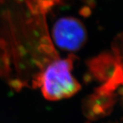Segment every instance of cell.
I'll use <instances>...</instances> for the list:
<instances>
[{"instance_id": "cell-1", "label": "cell", "mask_w": 123, "mask_h": 123, "mask_svg": "<svg viewBox=\"0 0 123 123\" xmlns=\"http://www.w3.org/2000/svg\"><path fill=\"white\" fill-rule=\"evenodd\" d=\"M74 55L55 58L44 67L38 77L35 88H40L48 101H59L75 95L81 85L72 75Z\"/></svg>"}, {"instance_id": "cell-2", "label": "cell", "mask_w": 123, "mask_h": 123, "mask_svg": "<svg viewBox=\"0 0 123 123\" xmlns=\"http://www.w3.org/2000/svg\"><path fill=\"white\" fill-rule=\"evenodd\" d=\"M52 37L58 47L68 51H77L86 42L87 32L79 20L66 17L60 18L54 23Z\"/></svg>"}, {"instance_id": "cell-3", "label": "cell", "mask_w": 123, "mask_h": 123, "mask_svg": "<svg viewBox=\"0 0 123 123\" xmlns=\"http://www.w3.org/2000/svg\"><path fill=\"white\" fill-rule=\"evenodd\" d=\"M116 101L114 92H106L96 89L94 93L83 101L82 111L90 120H97L109 115L112 111Z\"/></svg>"}, {"instance_id": "cell-4", "label": "cell", "mask_w": 123, "mask_h": 123, "mask_svg": "<svg viewBox=\"0 0 123 123\" xmlns=\"http://www.w3.org/2000/svg\"><path fill=\"white\" fill-rule=\"evenodd\" d=\"M119 94L120 95V97H121V98H122V101L123 102V86H121V87H120V90H119Z\"/></svg>"}]
</instances>
